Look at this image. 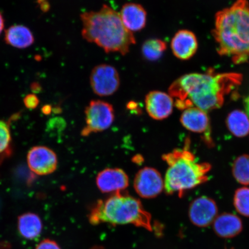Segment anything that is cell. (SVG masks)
Segmentation results:
<instances>
[{"instance_id": "obj_1", "label": "cell", "mask_w": 249, "mask_h": 249, "mask_svg": "<svg viewBox=\"0 0 249 249\" xmlns=\"http://www.w3.org/2000/svg\"><path fill=\"white\" fill-rule=\"evenodd\" d=\"M237 73H191L183 75L170 87L169 95L176 99L179 110L197 107L205 112L222 107L225 96L241 83Z\"/></svg>"}, {"instance_id": "obj_2", "label": "cell", "mask_w": 249, "mask_h": 249, "mask_svg": "<svg viewBox=\"0 0 249 249\" xmlns=\"http://www.w3.org/2000/svg\"><path fill=\"white\" fill-rule=\"evenodd\" d=\"M214 38L218 52L241 64L249 59V4L238 0L216 15Z\"/></svg>"}, {"instance_id": "obj_3", "label": "cell", "mask_w": 249, "mask_h": 249, "mask_svg": "<svg viewBox=\"0 0 249 249\" xmlns=\"http://www.w3.org/2000/svg\"><path fill=\"white\" fill-rule=\"evenodd\" d=\"M80 17L83 38L107 53L124 55L135 44V36L124 27L120 14L107 5H103L98 11L85 12Z\"/></svg>"}, {"instance_id": "obj_4", "label": "cell", "mask_w": 249, "mask_h": 249, "mask_svg": "<svg viewBox=\"0 0 249 249\" xmlns=\"http://www.w3.org/2000/svg\"><path fill=\"white\" fill-rule=\"evenodd\" d=\"M169 165L165 176L164 190L169 195L178 194L181 197L188 190L206 182L211 169L208 163H198L188 148L176 149L163 156Z\"/></svg>"}, {"instance_id": "obj_5", "label": "cell", "mask_w": 249, "mask_h": 249, "mask_svg": "<svg viewBox=\"0 0 249 249\" xmlns=\"http://www.w3.org/2000/svg\"><path fill=\"white\" fill-rule=\"evenodd\" d=\"M93 225L103 223L112 225L131 224L152 231L151 216L144 210L139 200L121 192L97 202L89 215Z\"/></svg>"}, {"instance_id": "obj_6", "label": "cell", "mask_w": 249, "mask_h": 249, "mask_svg": "<svg viewBox=\"0 0 249 249\" xmlns=\"http://www.w3.org/2000/svg\"><path fill=\"white\" fill-rule=\"evenodd\" d=\"M85 114L86 126L82 132L83 136L104 131L109 128L114 122V108L107 102L92 101L86 107Z\"/></svg>"}, {"instance_id": "obj_7", "label": "cell", "mask_w": 249, "mask_h": 249, "mask_svg": "<svg viewBox=\"0 0 249 249\" xmlns=\"http://www.w3.org/2000/svg\"><path fill=\"white\" fill-rule=\"evenodd\" d=\"M90 84L93 92L100 96L113 95L119 89L120 79L118 71L114 67L101 64L92 70Z\"/></svg>"}, {"instance_id": "obj_8", "label": "cell", "mask_w": 249, "mask_h": 249, "mask_svg": "<svg viewBox=\"0 0 249 249\" xmlns=\"http://www.w3.org/2000/svg\"><path fill=\"white\" fill-rule=\"evenodd\" d=\"M134 188L140 197H157L164 189V180L157 170L146 167L139 171L134 179Z\"/></svg>"}, {"instance_id": "obj_9", "label": "cell", "mask_w": 249, "mask_h": 249, "mask_svg": "<svg viewBox=\"0 0 249 249\" xmlns=\"http://www.w3.org/2000/svg\"><path fill=\"white\" fill-rule=\"evenodd\" d=\"M27 162L33 173L39 176L52 174L57 169V157L55 152L44 146H36L30 149Z\"/></svg>"}, {"instance_id": "obj_10", "label": "cell", "mask_w": 249, "mask_h": 249, "mask_svg": "<svg viewBox=\"0 0 249 249\" xmlns=\"http://www.w3.org/2000/svg\"><path fill=\"white\" fill-rule=\"evenodd\" d=\"M180 121L186 129L204 135L203 139L205 143L208 146L213 145L210 120L207 112L195 107L187 108L183 112Z\"/></svg>"}, {"instance_id": "obj_11", "label": "cell", "mask_w": 249, "mask_h": 249, "mask_svg": "<svg viewBox=\"0 0 249 249\" xmlns=\"http://www.w3.org/2000/svg\"><path fill=\"white\" fill-rule=\"evenodd\" d=\"M217 212L216 202L213 199L202 196L192 202L189 207V215L194 225L206 227L215 220Z\"/></svg>"}, {"instance_id": "obj_12", "label": "cell", "mask_w": 249, "mask_h": 249, "mask_svg": "<svg viewBox=\"0 0 249 249\" xmlns=\"http://www.w3.org/2000/svg\"><path fill=\"white\" fill-rule=\"evenodd\" d=\"M145 104L149 116L156 120H163L172 113L174 100L169 93L153 91L146 96Z\"/></svg>"}, {"instance_id": "obj_13", "label": "cell", "mask_w": 249, "mask_h": 249, "mask_svg": "<svg viewBox=\"0 0 249 249\" xmlns=\"http://www.w3.org/2000/svg\"><path fill=\"white\" fill-rule=\"evenodd\" d=\"M96 185L102 193L121 192L129 185V178L124 170L117 168L101 171L96 177Z\"/></svg>"}, {"instance_id": "obj_14", "label": "cell", "mask_w": 249, "mask_h": 249, "mask_svg": "<svg viewBox=\"0 0 249 249\" xmlns=\"http://www.w3.org/2000/svg\"><path fill=\"white\" fill-rule=\"evenodd\" d=\"M171 47L176 57L182 60H189L197 51V40L191 31L180 30L174 36Z\"/></svg>"}, {"instance_id": "obj_15", "label": "cell", "mask_w": 249, "mask_h": 249, "mask_svg": "<svg viewBox=\"0 0 249 249\" xmlns=\"http://www.w3.org/2000/svg\"><path fill=\"white\" fill-rule=\"evenodd\" d=\"M120 15L124 27L132 33L141 30L145 26L147 12L141 5L127 3L121 9Z\"/></svg>"}, {"instance_id": "obj_16", "label": "cell", "mask_w": 249, "mask_h": 249, "mask_svg": "<svg viewBox=\"0 0 249 249\" xmlns=\"http://www.w3.org/2000/svg\"><path fill=\"white\" fill-rule=\"evenodd\" d=\"M243 225L240 218L235 214L224 213L216 217L213 230L218 236L225 238L234 237L242 231Z\"/></svg>"}, {"instance_id": "obj_17", "label": "cell", "mask_w": 249, "mask_h": 249, "mask_svg": "<svg viewBox=\"0 0 249 249\" xmlns=\"http://www.w3.org/2000/svg\"><path fill=\"white\" fill-rule=\"evenodd\" d=\"M5 42L18 49H24L33 45L34 38L27 27L21 25L12 26L6 31Z\"/></svg>"}, {"instance_id": "obj_18", "label": "cell", "mask_w": 249, "mask_h": 249, "mask_svg": "<svg viewBox=\"0 0 249 249\" xmlns=\"http://www.w3.org/2000/svg\"><path fill=\"white\" fill-rule=\"evenodd\" d=\"M18 229L24 238L33 240L42 232V221L35 213H24L18 217Z\"/></svg>"}, {"instance_id": "obj_19", "label": "cell", "mask_w": 249, "mask_h": 249, "mask_svg": "<svg viewBox=\"0 0 249 249\" xmlns=\"http://www.w3.org/2000/svg\"><path fill=\"white\" fill-rule=\"evenodd\" d=\"M226 124L230 132L237 138H244L249 133V117L241 110L231 112L227 117Z\"/></svg>"}, {"instance_id": "obj_20", "label": "cell", "mask_w": 249, "mask_h": 249, "mask_svg": "<svg viewBox=\"0 0 249 249\" xmlns=\"http://www.w3.org/2000/svg\"><path fill=\"white\" fill-rule=\"evenodd\" d=\"M166 42L160 39H149L143 43L142 53L147 60H158L166 51Z\"/></svg>"}, {"instance_id": "obj_21", "label": "cell", "mask_w": 249, "mask_h": 249, "mask_svg": "<svg viewBox=\"0 0 249 249\" xmlns=\"http://www.w3.org/2000/svg\"><path fill=\"white\" fill-rule=\"evenodd\" d=\"M232 174L239 183L249 185V155H243L236 159L233 164Z\"/></svg>"}, {"instance_id": "obj_22", "label": "cell", "mask_w": 249, "mask_h": 249, "mask_svg": "<svg viewBox=\"0 0 249 249\" xmlns=\"http://www.w3.org/2000/svg\"><path fill=\"white\" fill-rule=\"evenodd\" d=\"M233 204L236 211L242 215L249 217V188L236 190L233 197Z\"/></svg>"}, {"instance_id": "obj_23", "label": "cell", "mask_w": 249, "mask_h": 249, "mask_svg": "<svg viewBox=\"0 0 249 249\" xmlns=\"http://www.w3.org/2000/svg\"><path fill=\"white\" fill-rule=\"evenodd\" d=\"M11 136L8 124L0 121V155L9 152Z\"/></svg>"}, {"instance_id": "obj_24", "label": "cell", "mask_w": 249, "mask_h": 249, "mask_svg": "<svg viewBox=\"0 0 249 249\" xmlns=\"http://www.w3.org/2000/svg\"><path fill=\"white\" fill-rule=\"evenodd\" d=\"M39 101L36 95H28L24 99V104L28 108L33 109L38 107Z\"/></svg>"}, {"instance_id": "obj_25", "label": "cell", "mask_w": 249, "mask_h": 249, "mask_svg": "<svg viewBox=\"0 0 249 249\" xmlns=\"http://www.w3.org/2000/svg\"><path fill=\"white\" fill-rule=\"evenodd\" d=\"M36 249H61V248L54 241L45 239L37 246Z\"/></svg>"}, {"instance_id": "obj_26", "label": "cell", "mask_w": 249, "mask_h": 249, "mask_svg": "<svg viewBox=\"0 0 249 249\" xmlns=\"http://www.w3.org/2000/svg\"><path fill=\"white\" fill-rule=\"evenodd\" d=\"M245 107L246 112H247V114L249 117V94L245 99Z\"/></svg>"}, {"instance_id": "obj_27", "label": "cell", "mask_w": 249, "mask_h": 249, "mask_svg": "<svg viewBox=\"0 0 249 249\" xmlns=\"http://www.w3.org/2000/svg\"><path fill=\"white\" fill-rule=\"evenodd\" d=\"M41 5L42 10L45 12L48 11L50 8V5L48 2H47L46 1H43L40 4Z\"/></svg>"}, {"instance_id": "obj_28", "label": "cell", "mask_w": 249, "mask_h": 249, "mask_svg": "<svg viewBox=\"0 0 249 249\" xmlns=\"http://www.w3.org/2000/svg\"><path fill=\"white\" fill-rule=\"evenodd\" d=\"M4 28V20L2 15L0 13V34H1Z\"/></svg>"}, {"instance_id": "obj_29", "label": "cell", "mask_w": 249, "mask_h": 249, "mask_svg": "<svg viewBox=\"0 0 249 249\" xmlns=\"http://www.w3.org/2000/svg\"><path fill=\"white\" fill-rule=\"evenodd\" d=\"M102 249L101 248H96L95 249Z\"/></svg>"}]
</instances>
